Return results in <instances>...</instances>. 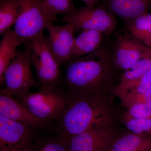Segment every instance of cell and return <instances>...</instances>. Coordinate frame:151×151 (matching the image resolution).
I'll list each match as a JSON object with an SVG mask.
<instances>
[{
	"mask_svg": "<svg viewBox=\"0 0 151 151\" xmlns=\"http://www.w3.org/2000/svg\"><path fill=\"white\" fill-rule=\"evenodd\" d=\"M116 126L87 130L68 138L69 151H108L120 135Z\"/></svg>",
	"mask_w": 151,
	"mask_h": 151,
	"instance_id": "cell-8",
	"label": "cell"
},
{
	"mask_svg": "<svg viewBox=\"0 0 151 151\" xmlns=\"http://www.w3.org/2000/svg\"><path fill=\"white\" fill-rule=\"evenodd\" d=\"M107 9L127 23L148 13L151 0H106Z\"/></svg>",
	"mask_w": 151,
	"mask_h": 151,
	"instance_id": "cell-13",
	"label": "cell"
},
{
	"mask_svg": "<svg viewBox=\"0 0 151 151\" xmlns=\"http://www.w3.org/2000/svg\"><path fill=\"white\" fill-rule=\"evenodd\" d=\"M127 129L135 134L151 135V120L142 119H130L124 120Z\"/></svg>",
	"mask_w": 151,
	"mask_h": 151,
	"instance_id": "cell-23",
	"label": "cell"
},
{
	"mask_svg": "<svg viewBox=\"0 0 151 151\" xmlns=\"http://www.w3.org/2000/svg\"><path fill=\"white\" fill-rule=\"evenodd\" d=\"M151 54V48L128 33L119 37L114 52L113 65L119 70L125 71Z\"/></svg>",
	"mask_w": 151,
	"mask_h": 151,
	"instance_id": "cell-11",
	"label": "cell"
},
{
	"mask_svg": "<svg viewBox=\"0 0 151 151\" xmlns=\"http://www.w3.org/2000/svg\"><path fill=\"white\" fill-rule=\"evenodd\" d=\"M108 151H151V135L130 132L116 138Z\"/></svg>",
	"mask_w": 151,
	"mask_h": 151,
	"instance_id": "cell-16",
	"label": "cell"
},
{
	"mask_svg": "<svg viewBox=\"0 0 151 151\" xmlns=\"http://www.w3.org/2000/svg\"><path fill=\"white\" fill-rule=\"evenodd\" d=\"M18 15L17 0H0V35L14 25Z\"/></svg>",
	"mask_w": 151,
	"mask_h": 151,
	"instance_id": "cell-19",
	"label": "cell"
},
{
	"mask_svg": "<svg viewBox=\"0 0 151 151\" xmlns=\"http://www.w3.org/2000/svg\"><path fill=\"white\" fill-rule=\"evenodd\" d=\"M39 131L0 116V151H23Z\"/></svg>",
	"mask_w": 151,
	"mask_h": 151,
	"instance_id": "cell-9",
	"label": "cell"
},
{
	"mask_svg": "<svg viewBox=\"0 0 151 151\" xmlns=\"http://www.w3.org/2000/svg\"><path fill=\"white\" fill-rule=\"evenodd\" d=\"M151 89V69L138 81L124 86L117 85L113 91L119 98L129 94H142Z\"/></svg>",
	"mask_w": 151,
	"mask_h": 151,
	"instance_id": "cell-21",
	"label": "cell"
},
{
	"mask_svg": "<svg viewBox=\"0 0 151 151\" xmlns=\"http://www.w3.org/2000/svg\"><path fill=\"white\" fill-rule=\"evenodd\" d=\"M24 45V49L17 52L16 55L6 69L0 94L15 96L27 92L32 88H39L38 82L32 70V50L29 45Z\"/></svg>",
	"mask_w": 151,
	"mask_h": 151,
	"instance_id": "cell-5",
	"label": "cell"
},
{
	"mask_svg": "<svg viewBox=\"0 0 151 151\" xmlns=\"http://www.w3.org/2000/svg\"><path fill=\"white\" fill-rule=\"evenodd\" d=\"M134 118L151 120V105L137 104L128 108L123 116V120Z\"/></svg>",
	"mask_w": 151,
	"mask_h": 151,
	"instance_id": "cell-24",
	"label": "cell"
},
{
	"mask_svg": "<svg viewBox=\"0 0 151 151\" xmlns=\"http://www.w3.org/2000/svg\"><path fill=\"white\" fill-rule=\"evenodd\" d=\"M65 65L62 81L70 94H107L113 82V65L106 50L100 47Z\"/></svg>",
	"mask_w": 151,
	"mask_h": 151,
	"instance_id": "cell-2",
	"label": "cell"
},
{
	"mask_svg": "<svg viewBox=\"0 0 151 151\" xmlns=\"http://www.w3.org/2000/svg\"><path fill=\"white\" fill-rule=\"evenodd\" d=\"M128 23L129 33L151 48V13L144 14Z\"/></svg>",
	"mask_w": 151,
	"mask_h": 151,
	"instance_id": "cell-18",
	"label": "cell"
},
{
	"mask_svg": "<svg viewBox=\"0 0 151 151\" xmlns=\"http://www.w3.org/2000/svg\"><path fill=\"white\" fill-rule=\"evenodd\" d=\"M114 16L107 9L86 6L76 9L72 13L63 15L61 20L66 24L73 25L75 31L95 30L108 35L117 27Z\"/></svg>",
	"mask_w": 151,
	"mask_h": 151,
	"instance_id": "cell-7",
	"label": "cell"
},
{
	"mask_svg": "<svg viewBox=\"0 0 151 151\" xmlns=\"http://www.w3.org/2000/svg\"><path fill=\"white\" fill-rule=\"evenodd\" d=\"M26 44L32 50V65L36 73L39 89L48 90L58 87L63 79L61 65L50 51L46 37L40 35Z\"/></svg>",
	"mask_w": 151,
	"mask_h": 151,
	"instance_id": "cell-6",
	"label": "cell"
},
{
	"mask_svg": "<svg viewBox=\"0 0 151 151\" xmlns=\"http://www.w3.org/2000/svg\"><path fill=\"white\" fill-rule=\"evenodd\" d=\"M44 2L47 8L56 15L68 14L76 9L73 0H44Z\"/></svg>",
	"mask_w": 151,
	"mask_h": 151,
	"instance_id": "cell-22",
	"label": "cell"
},
{
	"mask_svg": "<svg viewBox=\"0 0 151 151\" xmlns=\"http://www.w3.org/2000/svg\"><path fill=\"white\" fill-rule=\"evenodd\" d=\"M18 15L14 32L22 44L42 34L49 23L58 20L45 5L44 0H17Z\"/></svg>",
	"mask_w": 151,
	"mask_h": 151,
	"instance_id": "cell-3",
	"label": "cell"
},
{
	"mask_svg": "<svg viewBox=\"0 0 151 151\" xmlns=\"http://www.w3.org/2000/svg\"><path fill=\"white\" fill-rule=\"evenodd\" d=\"M0 116L38 131L50 127L34 116L14 96L6 94H0Z\"/></svg>",
	"mask_w": 151,
	"mask_h": 151,
	"instance_id": "cell-12",
	"label": "cell"
},
{
	"mask_svg": "<svg viewBox=\"0 0 151 151\" xmlns=\"http://www.w3.org/2000/svg\"><path fill=\"white\" fill-rule=\"evenodd\" d=\"M39 131L31 143L23 151H69L68 138L50 128Z\"/></svg>",
	"mask_w": 151,
	"mask_h": 151,
	"instance_id": "cell-14",
	"label": "cell"
},
{
	"mask_svg": "<svg viewBox=\"0 0 151 151\" xmlns=\"http://www.w3.org/2000/svg\"><path fill=\"white\" fill-rule=\"evenodd\" d=\"M22 44L17 38L12 28L2 36L0 42V84L8 66L17 54V47Z\"/></svg>",
	"mask_w": 151,
	"mask_h": 151,
	"instance_id": "cell-17",
	"label": "cell"
},
{
	"mask_svg": "<svg viewBox=\"0 0 151 151\" xmlns=\"http://www.w3.org/2000/svg\"><path fill=\"white\" fill-rule=\"evenodd\" d=\"M68 94L64 111L50 126L54 131L68 138L91 129L115 126V111L107 94Z\"/></svg>",
	"mask_w": 151,
	"mask_h": 151,
	"instance_id": "cell-1",
	"label": "cell"
},
{
	"mask_svg": "<svg viewBox=\"0 0 151 151\" xmlns=\"http://www.w3.org/2000/svg\"><path fill=\"white\" fill-rule=\"evenodd\" d=\"M86 6L89 7H94L97 4L99 0H82Z\"/></svg>",
	"mask_w": 151,
	"mask_h": 151,
	"instance_id": "cell-26",
	"label": "cell"
},
{
	"mask_svg": "<svg viewBox=\"0 0 151 151\" xmlns=\"http://www.w3.org/2000/svg\"><path fill=\"white\" fill-rule=\"evenodd\" d=\"M14 97L36 117L50 126L59 119L68 100L67 92L59 86L35 92L29 90Z\"/></svg>",
	"mask_w": 151,
	"mask_h": 151,
	"instance_id": "cell-4",
	"label": "cell"
},
{
	"mask_svg": "<svg viewBox=\"0 0 151 151\" xmlns=\"http://www.w3.org/2000/svg\"><path fill=\"white\" fill-rule=\"evenodd\" d=\"M122 105L127 109L137 104L151 105V89L142 94H127L120 98Z\"/></svg>",
	"mask_w": 151,
	"mask_h": 151,
	"instance_id": "cell-25",
	"label": "cell"
},
{
	"mask_svg": "<svg viewBox=\"0 0 151 151\" xmlns=\"http://www.w3.org/2000/svg\"><path fill=\"white\" fill-rule=\"evenodd\" d=\"M151 69V54L137 61L132 67L124 71L121 75L118 86H124L132 84L142 78Z\"/></svg>",
	"mask_w": 151,
	"mask_h": 151,
	"instance_id": "cell-20",
	"label": "cell"
},
{
	"mask_svg": "<svg viewBox=\"0 0 151 151\" xmlns=\"http://www.w3.org/2000/svg\"><path fill=\"white\" fill-rule=\"evenodd\" d=\"M46 37L50 49L60 65H65L71 60V54L75 38L74 27L70 24L55 25L49 23L46 28Z\"/></svg>",
	"mask_w": 151,
	"mask_h": 151,
	"instance_id": "cell-10",
	"label": "cell"
},
{
	"mask_svg": "<svg viewBox=\"0 0 151 151\" xmlns=\"http://www.w3.org/2000/svg\"><path fill=\"white\" fill-rule=\"evenodd\" d=\"M104 34L95 30L82 31L74 39L71 60L86 56L97 50L100 47Z\"/></svg>",
	"mask_w": 151,
	"mask_h": 151,
	"instance_id": "cell-15",
	"label": "cell"
}]
</instances>
